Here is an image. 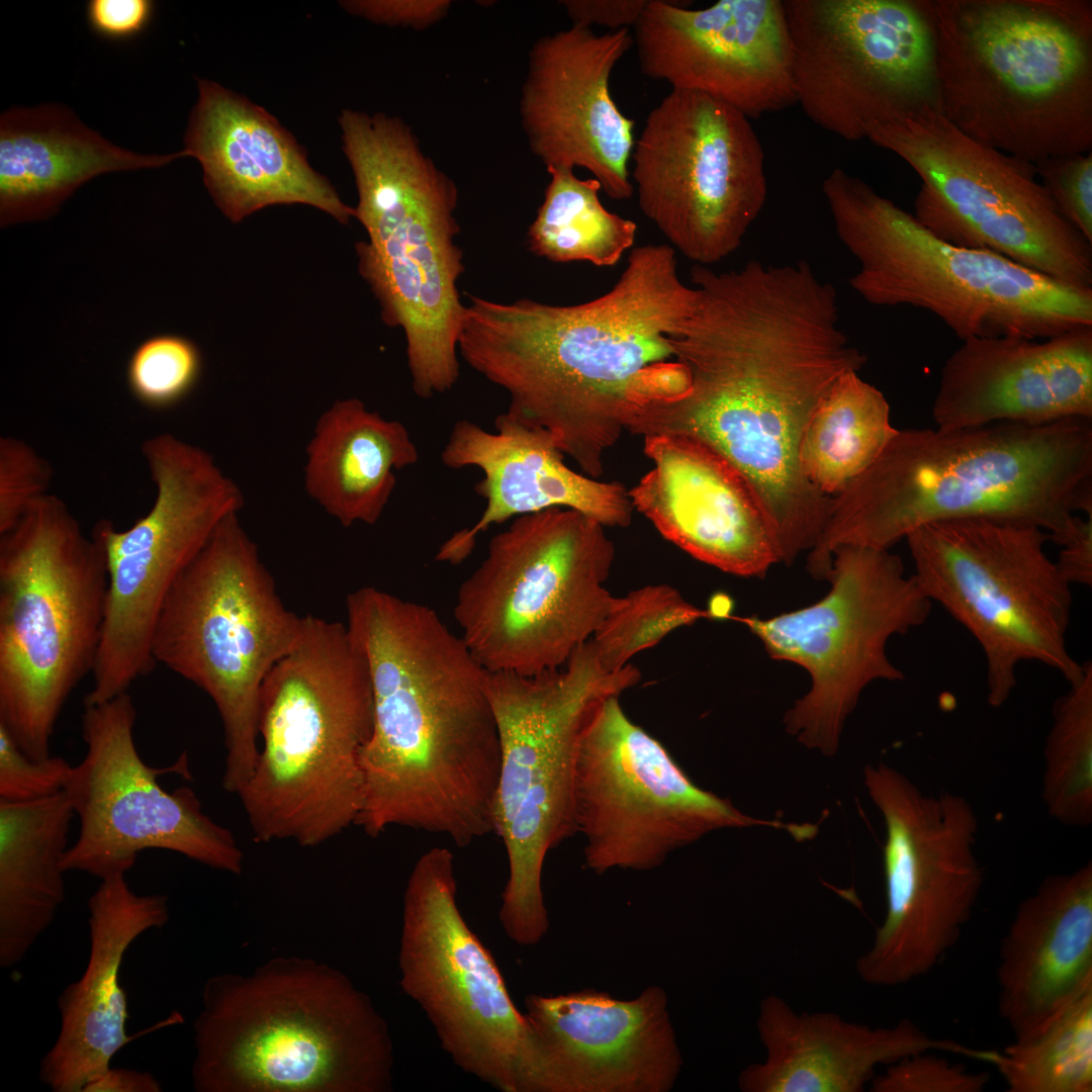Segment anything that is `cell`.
<instances>
[{
  "instance_id": "34",
  "label": "cell",
  "mask_w": 1092,
  "mask_h": 1092,
  "mask_svg": "<svg viewBox=\"0 0 1092 1092\" xmlns=\"http://www.w3.org/2000/svg\"><path fill=\"white\" fill-rule=\"evenodd\" d=\"M113 145L68 107H12L0 116V224L53 215L82 184L113 171L163 167L183 158Z\"/></svg>"
},
{
  "instance_id": "20",
  "label": "cell",
  "mask_w": 1092,
  "mask_h": 1092,
  "mask_svg": "<svg viewBox=\"0 0 1092 1092\" xmlns=\"http://www.w3.org/2000/svg\"><path fill=\"white\" fill-rule=\"evenodd\" d=\"M577 833L585 864L649 871L705 835L727 828L766 826L796 839L806 825L752 817L726 798L697 786L667 749L622 709L605 700L581 736L574 777Z\"/></svg>"
},
{
  "instance_id": "6",
  "label": "cell",
  "mask_w": 1092,
  "mask_h": 1092,
  "mask_svg": "<svg viewBox=\"0 0 1092 1092\" xmlns=\"http://www.w3.org/2000/svg\"><path fill=\"white\" fill-rule=\"evenodd\" d=\"M194 1024L198 1092H382L392 1044L370 999L339 971L278 958L216 975Z\"/></svg>"
},
{
  "instance_id": "44",
  "label": "cell",
  "mask_w": 1092,
  "mask_h": 1092,
  "mask_svg": "<svg viewBox=\"0 0 1092 1092\" xmlns=\"http://www.w3.org/2000/svg\"><path fill=\"white\" fill-rule=\"evenodd\" d=\"M989 1075L952 1064L934 1052L904 1058L870 1083L873 1092H981Z\"/></svg>"
},
{
  "instance_id": "35",
  "label": "cell",
  "mask_w": 1092,
  "mask_h": 1092,
  "mask_svg": "<svg viewBox=\"0 0 1092 1092\" xmlns=\"http://www.w3.org/2000/svg\"><path fill=\"white\" fill-rule=\"evenodd\" d=\"M306 454L307 493L344 527L375 524L396 485L394 471L419 460L406 428L357 398L337 400L321 416Z\"/></svg>"
},
{
  "instance_id": "11",
  "label": "cell",
  "mask_w": 1092,
  "mask_h": 1092,
  "mask_svg": "<svg viewBox=\"0 0 1092 1092\" xmlns=\"http://www.w3.org/2000/svg\"><path fill=\"white\" fill-rule=\"evenodd\" d=\"M0 536V725L42 760L68 698L96 662L107 563L55 494Z\"/></svg>"
},
{
  "instance_id": "8",
  "label": "cell",
  "mask_w": 1092,
  "mask_h": 1092,
  "mask_svg": "<svg viewBox=\"0 0 1092 1092\" xmlns=\"http://www.w3.org/2000/svg\"><path fill=\"white\" fill-rule=\"evenodd\" d=\"M358 191L355 217L368 241L358 267L383 321L402 329L413 389L430 398L459 377L458 340L465 305L458 280L454 183L423 153L401 119L359 121L342 136Z\"/></svg>"
},
{
  "instance_id": "9",
  "label": "cell",
  "mask_w": 1092,
  "mask_h": 1092,
  "mask_svg": "<svg viewBox=\"0 0 1092 1092\" xmlns=\"http://www.w3.org/2000/svg\"><path fill=\"white\" fill-rule=\"evenodd\" d=\"M822 189L836 234L859 264L849 284L867 302L926 309L962 341L1045 340L1092 327V289L992 251L944 242L841 168L826 177Z\"/></svg>"
},
{
  "instance_id": "15",
  "label": "cell",
  "mask_w": 1092,
  "mask_h": 1092,
  "mask_svg": "<svg viewBox=\"0 0 1092 1092\" xmlns=\"http://www.w3.org/2000/svg\"><path fill=\"white\" fill-rule=\"evenodd\" d=\"M866 139L920 177L913 215L938 239L1092 289V243L1064 218L1033 163L967 135L931 106L876 124Z\"/></svg>"
},
{
  "instance_id": "25",
  "label": "cell",
  "mask_w": 1092,
  "mask_h": 1092,
  "mask_svg": "<svg viewBox=\"0 0 1092 1092\" xmlns=\"http://www.w3.org/2000/svg\"><path fill=\"white\" fill-rule=\"evenodd\" d=\"M632 44L629 28L598 34L572 24L542 36L530 51L521 98L530 148L546 169L583 168L615 200L634 193L628 166L635 139L610 79Z\"/></svg>"
},
{
  "instance_id": "27",
  "label": "cell",
  "mask_w": 1092,
  "mask_h": 1092,
  "mask_svg": "<svg viewBox=\"0 0 1092 1092\" xmlns=\"http://www.w3.org/2000/svg\"><path fill=\"white\" fill-rule=\"evenodd\" d=\"M653 467L628 491L634 509L669 542L724 572L763 577L781 562L775 531L743 474L705 443L643 437Z\"/></svg>"
},
{
  "instance_id": "33",
  "label": "cell",
  "mask_w": 1092,
  "mask_h": 1092,
  "mask_svg": "<svg viewBox=\"0 0 1092 1092\" xmlns=\"http://www.w3.org/2000/svg\"><path fill=\"white\" fill-rule=\"evenodd\" d=\"M998 1010L1021 1035L1092 984V863L1051 875L1018 906L1002 939Z\"/></svg>"
},
{
  "instance_id": "2",
  "label": "cell",
  "mask_w": 1092,
  "mask_h": 1092,
  "mask_svg": "<svg viewBox=\"0 0 1092 1092\" xmlns=\"http://www.w3.org/2000/svg\"><path fill=\"white\" fill-rule=\"evenodd\" d=\"M346 609L373 694L356 825L371 837L422 830L458 847L493 833L500 746L486 670L426 605L364 586Z\"/></svg>"
},
{
  "instance_id": "42",
  "label": "cell",
  "mask_w": 1092,
  "mask_h": 1092,
  "mask_svg": "<svg viewBox=\"0 0 1092 1092\" xmlns=\"http://www.w3.org/2000/svg\"><path fill=\"white\" fill-rule=\"evenodd\" d=\"M201 371L197 347L176 335H157L141 343L126 367L131 394L142 404L159 410L182 400Z\"/></svg>"
},
{
  "instance_id": "17",
  "label": "cell",
  "mask_w": 1092,
  "mask_h": 1092,
  "mask_svg": "<svg viewBox=\"0 0 1092 1092\" xmlns=\"http://www.w3.org/2000/svg\"><path fill=\"white\" fill-rule=\"evenodd\" d=\"M827 580L830 590L810 606L770 618L735 619L770 658L808 672L809 691L786 712L785 730L803 746L833 756L862 691L875 680L903 679L887 644L922 625L932 602L889 549L837 548Z\"/></svg>"
},
{
  "instance_id": "50",
  "label": "cell",
  "mask_w": 1092,
  "mask_h": 1092,
  "mask_svg": "<svg viewBox=\"0 0 1092 1092\" xmlns=\"http://www.w3.org/2000/svg\"><path fill=\"white\" fill-rule=\"evenodd\" d=\"M1055 561L1060 574L1069 584H1092V513L1079 517L1073 533L1060 545Z\"/></svg>"
},
{
  "instance_id": "48",
  "label": "cell",
  "mask_w": 1092,
  "mask_h": 1092,
  "mask_svg": "<svg viewBox=\"0 0 1092 1092\" xmlns=\"http://www.w3.org/2000/svg\"><path fill=\"white\" fill-rule=\"evenodd\" d=\"M349 13L372 22L428 27L447 13L448 0H350L340 2Z\"/></svg>"
},
{
  "instance_id": "43",
  "label": "cell",
  "mask_w": 1092,
  "mask_h": 1092,
  "mask_svg": "<svg viewBox=\"0 0 1092 1092\" xmlns=\"http://www.w3.org/2000/svg\"><path fill=\"white\" fill-rule=\"evenodd\" d=\"M53 478V466L30 444L11 435L0 438V535L49 494Z\"/></svg>"
},
{
  "instance_id": "51",
  "label": "cell",
  "mask_w": 1092,
  "mask_h": 1092,
  "mask_svg": "<svg viewBox=\"0 0 1092 1092\" xmlns=\"http://www.w3.org/2000/svg\"><path fill=\"white\" fill-rule=\"evenodd\" d=\"M162 1086L151 1073L125 1068H109L89 1082L83 1092H161Z\"/></svg>"
},
{
  "instance_id": "12",
  "label": "cell",
  "mask_w": 1092,
  "mask_h": 1092,
  "mask_svg": "<svg viewBox=\"0 0 1092 1092\" xmlns=\"http://www.w3.org/2000/svg\"><path fill=\"white\" fill-rule=\"evenodd\" d=\"M303 617L289 611L238 518L226 516L169 592L153 656L202 690L221 720L222 788L250 779L258 754L262 685L297 642Z\"/></svg>"
},
{
  "instance_id": "22",
  "label": "cell",
  "mask_w": 1092,
  "mask_h": 1092,
  "mask_svg": "<svg viewBox=\"0 0 1092 1092\" xmlns=\"http://www.w3.org/2000/svg\"><path fill=\"white\" fill-rule=\"evenodd\" d=\"M135 720L127 692L84 706L86 752L64 788L80 831L64 855V871L101 881L125 875L141 852L162 849L240 875L244 853L233 832L204 813L191 788L168 792L159 783L167 774L190 777L186 754L168 766L148 765L134 742Z\"/></svg>"
},
{
  "instance_id": "36",
  "label": "cell",
  "mask_w": 1092,
  "mask_h": 1092,
  "mask_svg": "<svg viewBox=\"0 0 1092 1092\" xmlns=\"http://www.w3.org/2000/svg\"><path fill=\"white\" fill-rule=\"evenodd\" d=\"M74 811L64 791L0 801V966L21 962L66 898L62 861Z\"/></svg>"
},
{
  "instance_id": "31",
  "label": "cell",
  "mask_w": 1092,
  "mask_h": 1092,
  "mask_svg": "<svg viewBox=\"0 0 1092 1092\" xmlns=\"http://www.w3.org/2000/svg\"><path fill=\"white\" fill-rule=\"evenodd\" d=\"M87 906L88 963L58 998L60 1031L39 1065L40 1081L54 1092H83L132 1040L126 1030L127 997L119 982L123 958L138 937L164 927L170 918L166 895H139L125 875L101 880Z\"/></svg>"
},
{
  "instance_id": "47",
  "label": "cell",
  "mask_w": 1092,
  "mask_h": 1092,
  "mask_svg": "<svg viewBox=\"0 0 1092 1092\" xmlns=\"http://www.w3.org/2000/svg\"><path fill=\"white\" fill-rule=\"evenodd\" d=\"M155 6L152 0H89L86 17L97 35L111 40H126L148 28L154 17Z\"/></svg>"
},
{
  "instance_id": "18",
  "label": "cell",
  "mask_w": 1092,
  "mask_h": 1092,
  "mask_svg": "<svg viewBox=\"0 0 1092 1092\" xmlns=\"http://www.w3.org/2000/svg\"><path fill=\"white\" fill-rule=\"evenodd\" d=\"M141 451L156 488L152 509L125 530L99 520L91 533L105 554L108 586L84 706L126 693L153 670L154 632L169 592L217 525L244 505L240 487L203 448L161 433Z\"/></svg>"
},
{
  "instance_id": "37",
  "label": "cell",
  "mask_w": 1092,
  "mask_h": 1092,
  "mask_svg": "<svg viewBox=\"0 0 1092 1092\" xmlns=\"http://www.w3.org/2000/svg\"><path fill=\"white\" fill-rule=\"evenodd\" d=\"M897 430L883 392L857 371H849L809 419L800 447L801 469L818 490L833 497L874 463Z\"/></svg>"
},
{
  "instance_id": "40",
  "label": "cell",
  "mask_w": 1092,
  "mask_h": 1092,
  "mask_svg": "<svg viewBox=\"0 0 1092 1092\" xmlns=\"http://www.w3.org/2000/svg\"><path fill=\"white\" fill-rule=\"evenodd\" d=\"M1054 706L1043 757L1048 813L1073 827L1092 821V664Z\"/></svg>"
},
{
  "instance_id": "10",
  "label": "cell",
  "mask_w": 1092,
  "mask_h": 1092,
  "mask_svg": "<svg viewBox=\"0 0 1092 1092\" xmlns=\"http://www.w3.org/2000/svg\"><path fill=\"white\" fill-rule=\"evenodd\" d=\"M639 680L631 663L607 671L590 640L556 669L486 671L500 746L493 833L509 867L498 919L519 945L537 944L549 927L542 872L547 853L577 833L574 777L584 728L605 700Z\"/></svg>"
},
{
  "instance_id": "45",
  "label": "cell",
  "mask_w": 1092,
  "mask_h": 1092,
  "mask_svg": "<svg viewBox=\"0 0 1092 1092\" xmlns=\"http://www.w3.org/2000/svg\"><path fill=\"white\" fill-rule=\"evenodd\" d=\"M1039 182L1064 218L1092 243V152L1033 163Z\"/></svg>"
},
{
  "instance_id": "26",
  "label": "cell",
  "mask_w": 1092,
  "mask_h": 1092,
  "mask_svg": "<svg viewBox=\"0 0 1092 1092\" xmlns=\"http://www.w3.org/2000/svg\"><path fill=\"white\" fill-rule=\"evenodd\" d=\"M525 1006L544 1092H667L674 1086L682 1058L662 988L650 986L631 1000L595 989L530 994Z\"/></svg>"
},
{
  "instance_id": "21",
  "label": "cell",
  "mask_w": 1092,
  "mask_h": 1092,
  "mask_svg": "<svg viewBox=\"0 0 1092 1092\" xmlns=\"http://www.w3.org/2000/svg\"><path fill=\"white\" fill-rule=\"evenodd\" d=\"M796 101L846 141L937 109L929 0H785Z\"/></svg>"
},
{
  "instance_id": "28",
  "label": "cell",
  "mask_w": 1092,
  "mask_h": 1092,
  "mask_svg": "<svg viewBox=\"0 0 1092 1092\" xmlns=\"http://www.w3.org/2000/svg\"><path fill=\"white\" fill-rule=\"evenodd\" d=\"M932 417L941 430L1092 420V327L1040 342L963 340L940 369Z\"/></svg>"
},
{
  "instance_id": "13",
  "label": "cell",
  "mask_w": 1092,
  "mask_h": 1092,
  "mask_svg": "<svg viewBox=\"0 0 1092 1092\" xmlns=\"http://www.w3.org/2000/svg\"><path fill=\"white\" fill-rule=\"evenodd\" d=\"M605 528L550 508L491 538L454 605L460 637L486 671L556 669L592 638L616 598L605 586L615 559Z\"/></svg>"
},
{
  "instance_id": "46",
  "label": "cell",
  "mask_w": 1092,
  "mask_h": 1092,
  "mask_svg": "<svg viewBox=\"0 0 1092 1092\" xmlns=\"http://www.w3.org/2000/svg\"><path fill=\"white\" fill-rule=\"evenodd\" d=\"M73 765L62 756L28 758L0 725V801L43 799L64 791Z\"/></svg>"
},
{
  "instance_id": "49",
  "label": "cell",
  "mask_w": 1092,
  "mask_h": 1092,
  "mask_svg": "<svg viewBox=\"0 0 1092 1092\" xmlns=\"http://www.w3.org/2000/svg\"><path fill=\"white\" fill-rule=\"evenodd\" d=\"M650 0H566L562 1L572 24L590 27L593 24L613 30L633 27Z\"/></svg>"
},
{
  "instance_id": "24",
  "label": "cell",
  "mask_w": 1092,
  "mask_h": 1092,
  "mask_svg": "<svg viewBox=\"0 0 1092 1092\" xmlns=\"http://www.w3.org/2000/svg\"><path fill=\"white\" fill-rule=\"evenodd\" d=\"M641 72L748 118L795 103L782 0H719L703 9L650 0L634 26Z\"/></svg>"
},
{
  "instance_id": "38",
  "label": "cell",
  "mask_w": 1092,
  "mask_h": 1092,
  "mask_svg": "<svg viewBox=\"0 0 1092 1092\" xmlns=\"http://www.w3.org/2000/svg\"><path fill=\"white\" fill-rule=\"evenodd\" d=\"M547 171L544 200L527 234L529 250L555 263L617 265L635 243L636 222L603 205L594 177L580 179L566 168Z\"/></svg>"
},
{
  "instance_id": "29",
  "label": "cell",
  "mask_w": 1092,
  "mask_h": 1092,
  "mask_svg": "<svg viewBox=\"0 0 1092 1092\" xmlns=\"http://www.w3.org/2000/svg\"><path fill=\"white\" fill-rule=\"evenodd\" d=\"M197 88L182 152L199 162L207 191L232 222L296 203L342 224L355 217V208L310 166L305 150L274 115L214 81L197 79Z\"/></svg>"
},
{
  "instance_id": "16",
  "label": "cell",
  "mask_w": 1092,
  "mask_h": 1092,
  "mask_svg": "<svg viewBox=\"0 0 1092 1092\" xmlns=\"http://www.w3.org/2000/svg\"><path fill=\"white\" fill-rule=\"evenodd\" d=\"M454 854L434 846L416 861L402 908L399 984L464 1072L503 1092H544L533 1028L514 1004L491 952L457 904Z\"/></svg>"
},
{
  "instance_id": "4",
  "label": "cell",
  "mask_w": 1092,
  "mask_h": 1092,
  "mask_svg": "<svg viewBox=\"0 0 1092 1092\" xmlns=\"http://www.w3.org/2000/svg\"><path fill=\"white\" fill-rule=\"evenodd\" d=\"M1078 511L1092 513L1091 420L897 430L832 497L807 570L824 580L841 546L889 549L922 526L960 519L1037 527L1061 545Z\"/></svg>"
},
{
  "instance_id": "23",
  "label": "cell",
  "mask_w": 1092,
  "mask_h": 1092,
  "mask_svg": "<svg viewBox=\"0 0 1092 1092\" xmlns=\"http://www.w3.org/2000/svg\"><path fill=\"white\" fill-rule=\"evenodd\" d=\"M631 158L639 208L696 265L735 252L764 206V154L749 118L707 95L671 89Z\"/></svg>"
},
{
  "instance_id": "5",
  "label": "cell",
  "mask_w": 1092,
  "mask_h": 1092,
  "mask_svg": "<svg viewBox=\"0 0 1092 1092\" xmlns=\"http://www.w3.org/2000/svg\"><path fill=\"white\" fill-rule=\"evenodd\" d=\"M937 110L1016 158L1092 152L1091 0H929Z\"/></svg>"
},
{
  "instance_id": "32",
  "label": "cell",
  "mask_w": 1092,
  "mask_h": 1092,
  "mask_svg": "<svg viewBox=\"0 0 1092 1092\" xmlns=\"http://www.w3.org/2000/svg\"><path fill=\"white\" fill-rule=\"evenodd\" d=\"M756 1026L765 1058L741 1071L744 1092H861L879 1066L916 1054L941 1052L988 1064L995 1054L933 1037L909 1019L872 1027L832 1012H798L777 995L761 999Z\"/></svg>"
},
{
  "instance_id": "14",
  "label": "cell",
  "mask_w": 1092,
  "mask_h": 1092,
  "mask_svg": "<svg viewBox=\"0 0 1092 1092\" xmlns=\"http://www.w3.org/2000/svg\"><path fill=\"white\" fill-rule=\"evenodd\" d=\"M923 594L978 641L987 665V699L1001 707L1022 661L1042 663L1069 684L1084 664L1068 649L1072 592L1033 526L960 519L922 526L906 538Z\"/></svg>"
},
{
  "instance_id": "30",
  "label": "cell",
  "mask_w": 1092,
  "mask_h": 1092,
  "mask_svg": "<svg viewBox=\"0 0 1092 1092\" xmlns=\"http://www.w3.org/2000/svg\"><path fill=\"white\" fill-rule=\"evenodd\" d=\"M494 425L491 433L469 420L458 421L441 452L448 468L473 467L482 472L475 492L486 506L475 524L442 544L437 561L459 564L471 554L479 534L491 526L550 508L579 511L604 527L630 525L634 508L623 484L570 469L544 430L526 426L507 413L498 415Z\"/></svg>"
},
{
  "instance_id": "3",
  "label": "cell",
  "mask_w": 1092,
  "mask_h": 1092,
  "mask_svg": "<svg viewBox=\"0 0 1092 1092\" xmlns=\"http://www.w3.org/2000/svg\"><path fill=\"white\" fill-rule=\"evenodd\" d=\"M697 290L667 244L631 250L616 283L577 304L471 296L458 351L510 396L506 412L546 431L589 477L621 437L624 415L657 366L674 359L671 338Z\"/></svg>"
},
{
  "instance_id": "39",
  "label": "cell",
  "mask_w": 1092,
  "mask_h": 1092,
  "mask_svg": "<svg viewBox=\"0 0 1092 1092\" xmlns=\"http://www.w3.org/2000/svg\"><path fill=\"white\" fill-rule=\"evenodd\" d=\"M1009 1092L1092 1091V984L997 1051Z\"/></svg>"
},
{
  "instance_id": "1",
  "label": "cell",
  "mask_w": 1092,
  "mask_h": 1092,
  "mask_svg": "<svg viewBox=\"0 0 1092 1092\" xmlns=\"http://www.w3.org/2000/svg\"><path fill=\"white\" fill-rule=\"evenodd\" d=\"M691 282L695 303L671 338L681 375L635 400L624 429L691 437L727 459L757 494L790 565L814 547L832 506L801 469L805 428L836 380L868 357L840 327L836 289L805 261L726 272L695 265Z\"/></svg>"
},
{
  "instance_id": "7",
  "label": "cell",
  "mask_w": 1092,
  "mask_h": 1092,
  "mask_svg": "<svg viewBox=\"0 0 1092 1092\" xmlns=\"http://www.w3.org/2000/svg\"><path fill=\"white\" fill-rule=\"evenodd\" d=\"M373 728L364 653L347 625L303 617L259 698V754L239 797L256 842L314 847L356 825Z\"/></svg>"
},
{
  "instance_id": "19",
  "label": "cell",
  "mask_w": 1092,
  "mask_h": 1092,
  "mask_svg": "<svg viewBox=\"0 0 1092 1092\" xmlns=\"http://www.w3.org/2000/svg\"><path fill=\"white\" fill-rule=\"evenodd\" d=\"M863 784L886 830V914L855 970L869 985L896 987L930 973L970 920L984 880L979 824L962 795L924 794L887 763L867 765Z\"/></svg>"
},
{
  "instance_id": "41",
  "label": "cell",
  "mask_w": 1092,
  "mask_h": 1092,
  "mask_svg": "<svg viewBox=\"0 0 1092 1092\" xmlns=\"http://www.w3.org/2000/svg\"><path fill=\"white\" fill-rule=\"evenodd\" d=\"M689 603L668 584L646 585L616 597L590 643L601 665L610 672L628 665L636 653L653 647L676 628L712 617Z\"/></svg>"
}]
</instances>
